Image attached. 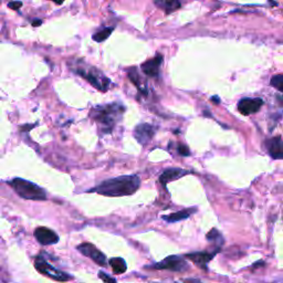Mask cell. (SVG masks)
Here are the masks:
<instances>
[{
	"mask_svg": "<svg viewBox=\"0 0 283 283\" xmlns=\"http://www.w3.org/2000/svg\"><path fill=\"white\" fill-rule=\"evenodd\" d=\"M140 186V179L136 175H126L119 176L115 178L106 179L102 181L100 185L92 188L88 192L96 193L98 195H103L106 197H122L130 196Z\"/></svg>",
	"mask_w": 283,
	"mask_h": 283,
	"instance_id": "1",
	"label": "cell"
},
{
	"mask_svg": "<svg viewBox=\"0 0 283 283\" xmlns=\"http://www.w3.org/2000/svg\"><path fill=\"white\" fill-rule=\"evenodd\" d=\"M68 67L73 73L87 80L92 87L98 91L106 92L110 89L111 80L104 75L102 71L89 65L83 59H75L68 61Z\"/></svg>",
	"mask_w": 283,
	"mask_h": 283,
	"instance_id": "2",
	"label": "cell"
},
{
	"mask_svg": "<svg viewBox=\"0 0 283 283\" xmlns=\"http://www.w3.org/2000/svg\"><path fill=\"white\" fill-rule=\"evenodd\" d=\"M124 112V105L119 103H110L95 106L91 112V117L94 118L103 134H110L117 122L121 121Z\"/></svg>",
	"mask_w": 283,
	"mask_h": 283,
	"instance_id": "3",
	"label": "cell"
},
{
	"mask_svg": "<svg viewBox=\"0 0 283 283\" xmlns=\"http://www.w3.org/2000/svg\"><path fill=\"white\" fill-rule=\"evenodd\" d=\"M8 185L15 190L21 198L28 200H46L47 194L44 188L30 180L24 178H13L8 181Z\"/></svg>",
	"mask_w": 283,
	"mask_h": 283,
	"instance_id": "4",
	"label": "cell"
},
{
	"mask_svg": "<svg viewBox=\"0 0 283 283\" xmlns=\"http://www.w3.org/2000/svg\"><path fill=\"white\" fill-rule=\"evenodd\" d=\"M34 267L37 268V270L41 273L46 275V277L50 278L52 280L59 281V282H67L72 279L70 274L63 272L61 270H58V269L54 268L53 266H51L50 264L47 262V260L42 257V256H38L35 258L34 261Z\"/></svg>",
	"mask_w": 283,
	"mask_h": 283,
	"instance_id": "5",
	"label": "cell"
},
{
	"mask_svg": "<svg viewBox=\"0 0 283 283\" xmlns=\"http://www.w3.org/2000/svg\"><path fill=\"white\" fill-rule=\"evenodd\" d=\"M146 268L156 269V270H169L175 272H184L189 269L187 261L180 256H169L158 264L148 266Z\"/></svg>",
	"mask_w": 283,
	"mask_h": 283,
	"instance_id": "6",
	"label": "cell"
},
{
	"mask_svg": "<svg viewBox=\"0 0 283 283\" xmlns=\"http://www.w3.org/2000/svg\"><path fill=\"white\" fill-rule=\"evenodd\" d=\"M76 249L79 250L83 256L93 260L98 266H102V267L106 266V257L104 256V253L98 250L94 245H92L90 242H84L80 246H77Z\"/></svg>",
	"mask_w": 283,
	"mask_h": 283,
	"instance_id": "7",
	"label": "cell"
},
{
	"mask_svg": "<svg viewBox=\"0 0 283 283\" xmlns=\"http://www.w3.org/2000/svg\"><path fill=\"white\" fill-rule=\"evenodd\" d=\"M220 251V248H217L212 252H207V251H198V252H192L186 254V258L189 259L190 261H193V262L199 267L203 270L207 271L208 269V264L209 261H211L212 259L215 258L216 254Z\"/></svg>",
	"mask_w": 283,
	"mask_h": 283,
	"instance_id": "8",
	"label": "cell"
},
{
	"mask_svg": "<svg viewBox=\"0 0 283 283\" xmlns=\"http://www.w3.org/2000/svg\"><path fill=\"white\" fill-rule=\"evenodd\" d=\"M262 105H264L262 98L245 97L242 100L239 101L238 111L241 113L242 115H251V114H254V113H257Z\"/></svg>",
	"mask_w": 283,
	"mask_h": 283,
	"instance_id": "9",
	"label": "cell"
},
{
	"mask_svg": "<svg viewBox=\"0 0 283 283\" xmlns=\"http://www.w3.org/2000/svg\"><path fill=\"white\" fill-rule=\"evenodd\" d=\"M155 133H156V129L153 125L143 123L135 127V130H134V137L136 138L139 144L146 145L154 137Z\"/></svg>",
	"mask_w": 283,
	"mask_h": 283,
	"instance_id": "10",
	"label": "cell"
},
{
	"mask_svg": "<svg viewBox=\"0 0 283 283\" xmlns=\"http://www.w3.org/2000/svg\"><path fill=\"white\" fill-rule=\"evenodd\" d=\"M163 61H164V58H163L161 54L158 53L151 60H147L146 62H144L143 65L140 66V69L143 71V73L146 74L147 76L158 77Z\"/></svg>",
	"mask_w": 283,
	"mask_h": 283,
	"instance_id": "11",
	"label": "cell"
},
{
	"mask_svg": "<svg viewBox=\"0 0 283 283\" xmlns=\"http://www.w3.org/2000/svg\"><path fill=\"white\" fill-rule=\"evenodd\" d=\"M34 237L39 244L44 246H50L59 242V236L53 230L46 227H38L35 229Z\"/></svg>",
	"mask_w": 283,
	"mask_h": 283,
	"instance_id": "12",
	"label": "cell"
},
{
	"mask_svg": "<svg viewBox=\"0 0 283 283\" xmlns=\"http://www.w3.org/2000/svg\"><path fill=\"white\" fill-rule=\"evenodd\" d=\"M266 147L273 159H283V139L280 136L267 139Z\"/></svg>",
	"mask_w": 283,
	"mask_h": 283,
	"instance_id": "13",
	"label": "cell"
},
{
	"mask_svg": "<svg viewBox=\"0 0 283 283\" xmlns=\"http://www.w3.org/2000/svg\"><path fill=\"white\" fill-rule=\"evenodd\" d=\"M189 174L188 171H186V169H181V168H168V169H165L164 173H163L159 177V181L163 184V185L166 186V184L171 183L173 180H176V179H179L181 178L183 176H185Z\"/></svg>",
	"mask_w": 283,
	"mask_h": 283,
	"instance_id": "14",
	"label": "cell"
},
{
	"mask_svg": "<svg viewBox=\"0 0 283 283\" xmlns=\"http://www.w3.org/2000/svg\"><path fill=\"white\" fill-rule=\"evenodd\" d=\"M154 4L158 9L164 11L166 15L178 10L181 7L180 0H154Z\"/></svg>",
	"mask_w": 283,
	"mask_h": 283,
	"instance_id": "15",
	"label": "cell"
},
{
	"mask_svg": "<svg viewBox=\"0 0 283 283\" xmlns=\"http://www.w3.org/2000/svg\"><path fill=\"white\" fill-rule=\"evenodd\" d=\"M196 211H197L196 207L187 208V209L180 210L178 212H174V214H171L168 216H163V219H164L165 221H167L169 224H173V223L181 221V220H185V219H188L193 214H195Z\"/></svg>",
	"mask_w": 283,
	"mask_h": 283,
	"instance_id": "16",
	"label": "cell"
},
{
	"mask_svg": "<svg viewBox=\"0 0 283 283\" xmlns=\"http://www.w3.org/2000/svg\"><path fill=\"white\" fill-rule=\"evenodd\" d=\"M127 75H129V77L131 79V81L135 84V86L137 87L138 91L141 92L144 95H147V90H146V87L143 84V82H141V79L139 74L137 73V70L135 68H133L129 71V73H127Z\"/></svg>",
	"mask_w": 283,
	"mask_h": 283,
	"instance_id": "17",
	"label": "cell"
},
{
	"mask_svg": "<svg viewBox=\"0 0 283 283\" xmlns=\"http://www.w3.org/2000/svg\"><path fill=\"white\" fill-rule=\"evenodd\" d=\"M110 266L112 267L113 272L115 274H122L127 270L125 260L122 258H112L110 260Z\"/></svg>",
	"mask_w": 283,
	"mask_h": 283,
	"instance_id": "18",
	"label": "cell"
},
{
	"mask_svg": "<svg viewBox=\"0 0 283 283\" xmlns=\"http://www.w3.org/2000/svg\"><path fill=\"white\" fill-rule=\"evenodd\" d=\"M113 30H114V28L113 27L112 28L104 27L101 30H98L97 32H95L93 35H92V39H93L95 42H103L110 37Z\"/></svg>",
	"mask_w": 283,
	"mask_h": 283,
	"instance_id": "19",
	"label": "cell"
},
{
	"mask_svg": "<svg viewBox=\"0 0 283 283\" xmlns=\"http://www.w3.org/2000/svg\"><path fill=\"white\" fill-rule=\"evenodd\" d=\"M207 240L212 244H215V245H218L219 247H221L223 244H224V238L221 236V233L219 232L217 229H211L208 233H207V236H206Z\"/></svg>",
	"mask_w": 283,
	"mask_h": 283,
	"instance_id": "20",
	"label": "cell"
},
{
	"mask_svg": "<svg viewBox=\"0 0 283 283\" xmlns=\"http://www.w3.org/2000/svg\"><path fill=\"white\" fill-rule=\"evenodd\" d=\"M270 84L274 89H277L280 92H283V74L274 75L270 81Z\"/></svg>",
	"mask_w": 283,
	"mask_h": 283,
	"instance_id": "21",
	"label": "cell"
},
{
	"mask_svg": "<svg viewBox=\"0 0 283 283\" xmlns=\"http://www.w3.org/2000/svg\"><path fill=\"white\" fill-rule=\"evenodd\" d=\"M177 152H178V154L181 155V156H189L190 155L188 146L184 144H178V146H177Z\"/></svg>",
	"mask_w": 283,
	"mask_h": 283,
	"instance_id": "22",
	"label": "cell"
},
{
	"mask_svg": "<svg viewBox=\"0 0 283 283\" xmlns=\"http://www.w3.org/2000/svg\"><path fill=\"white\" fill-rule=\"evenodd\" d=\"M98 277H100V279H102V281L104 283H117L115 279H113L112 277H110L109 274H106V273H104L102 271L100 273H98Z\"/></svg>",
	"mask_w": 283,
	"mask_h": 283,
	"instance_id": "23",
	"label": "cell"
},
{
	"mask_svg": "<svg viewBox=\"0 0 283 283\" xmlns=\"http://www.w3.org/2000/svg\"><path fill=\"white\" fill-rule=\"evenodd\" d=\"M8 7H10L12 10H19L21 7H23V3L18 2V0H17V2H10L8 4Z\"/></svg>",
	"mask_w": 283,
	"mask_h": 283,
	"instance_id": "24",
	"label": "cell"
},
{
	"mask_svg": "<svg viewBox=\"0 0 283 283\" xmlns=\"http://www.w3.org/2000/svg\"><path fill=\"white\" fill-rule=\"evenodd\" d=\"M183 283H200L199 279H194V278H189V279H186V280H184Z\"/></svg>",
	"mask_w": 283,
	"mask_h": 283,
	"instance_id": "25",
	"label": "cell"
},
{
	"mask_svg": "<svg viewBox=\"0 0 283 283\" xmlns=\"http://www.w3.org/2000/svg\"><path fill=\"white\" fill-rule=\"evenodd\" d=\"M40 25H42V20H34V21H32V26L33 27H39Z\"/></svg>",
	"mask_w": 283,
	"mask_h": 283,
	"instance_id": "26",
	"label": "cell"
},
{
	"mask_svg": "<svg viewBox=\"0 0 283 283\" xmlns=\"http://www.w3.org/2000/svg\"><path fill=\"white\" fill-rule=\"evenodd\" d=\"M211 101H214L216 104H218L219 102H220V100H219L218 96H212V97H211Z\"/></svg>",
	"mask_w": 283,
	"mask_h": 283,
	"instance_id": "27",
	"label": "cell"
},
{
	"mask_svg": "<svg viewBox=\"0 0 283 283\" xmlns=\"http://www.w3.org/2000/svg\"><path fill=\"white\" fill-rule=\"evenodd\" d=\"M51 2H53L56 5H61L63 2H65V0H51Z\"/></svg>",
	"mask_w": 283,
	"mask_h": 283,
	"instance_id": "28",
	"label": "cell"
}]
</instances>
